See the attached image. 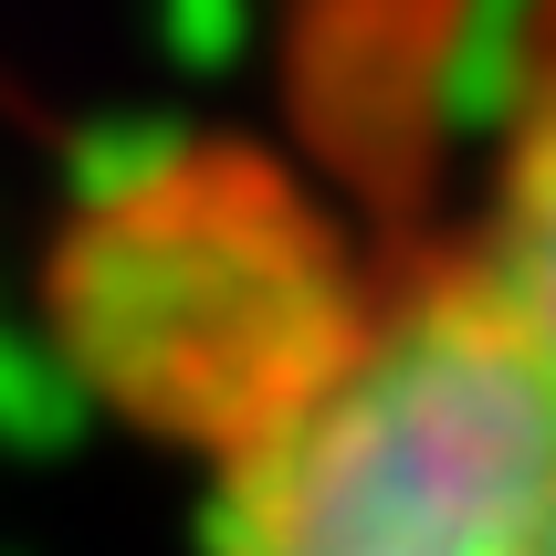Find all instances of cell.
Here are the masks:
<instances>
[{
    "label": "cell",
    "mask_w": 556,
    "mask_h": 556,
    "mask_svg": "<svg viewBox=\"0 0 556 556\" xmlns=\"http://www.w3.org/2000/svg\"><path fill=\"white\" fill-rule=\"evenodd\" d=\"M211 378V556H556V0L504 42L463 200Z\"/></svg>",
    "instance_id": "obj_1"
}]
</instances>
